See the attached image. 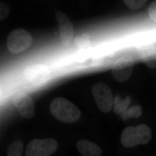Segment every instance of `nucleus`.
Returning a JSON list of instances; mask_svg holds the SVG:
<instances>
[{"mask_svg": "<svg viewBox=\"0 0 156 156\" xmlns=\"http://www.w3.org/2000/svg\"><path fill=\"white\" fill-rule=\"evenodd\" d=\"M56 18L58 24V32L60 40L65 46L70 44L74 35L73 23L63 12L58 11Z\"/></svg>", "mask_w": 156, "mask_h": 156, "instance_id": "0eeeda50", "label": "nucleus"}, {"mask_svg": "<svg viewBox=\"0 0 156 156\" xmlns=\"http://www.w3.org/2000/svg\"><path fill=\"white\" fill-rule=\"evenodd\" d=\"M148 0H124L125 4L129 9L136 10L140 9L147 2Z\"/></svg>", "mask_w": 156, "mask_h": 156, "instance_id": "dca6fc26", "label": "nucleus"}, {"mask_svg": "<svg viewBox=\"0 0 156 156\" xmlns=\"http://www.w3.org/2000/svg\"><path fill=\"white\" fill-rule=\"evenodd\" d=\"M131 100L130 97H126L124 100H122L119 95H117L113 101V108L116 114H121L125 112L131 102Z\"/></svg>", "mask_w": 156, "mask_h": 156, "instance_id": "f8f14e48", "label": "nucleus"}, {"mask_svg": "<svg viewBox=\"0 0 156 156\" xmlns=\"http://www.w3.org/2000/svg\"><path fill=\"white\" fill-rule=\"evenodd\" d=\"M32 37L28 32L21 28L11 31L8 35L7 46L10 52L14 54L21 53L32 43Z\"/></svg>", "mask_w": 156, "mask_h": 156, "instance_id": "20e7f679", "label": "nucleus"}, {"mask_svg": "<svg viewBox=\"0 0 156 156\" xmlns=\"http://www.w3.org/2000/svg\"><path fill=\"white\" fill-rule=\"evenodd\" d=\"M148 12L151 19L156 22V0L151 3L149 7Z\"/></svg>", "mask_w": 156, "mask_h": 156, "instance_id": "a211bd4d", "label": "nucleus"}, {"mask_svg": "<svg viewBox=\"0 0 156 156\" xmlns=\"http://www.w3.org/2000/svg\"><path fill=\"white\" fill-rule=\"evenodd\" d=\"M23 75L30 83L36 86H41L50 80V71L44 65L28 66L23 70Z\"/></svg>", "mask_w": 156, "mask_h": 156, "instance_id": "423d86ee", "label": "nucleus"}, {"mask_svg": "<svg viewBox=\"0 0 156 156\" xmlns=\"http://www.w3.org/2000/svg\"><path fill=\"white\" fill-rule=\"evenodd\" d=\"M13 105L20 114L25 119H30L35 115V104L32 98L23 92L17 93L13 99Z\"/></svg>", "mask_w": 156, "mask_h": 156, "instance_id": "6e6552de", "label": "nucleus"}, {"mask_svg": "<svg viewBox=\"0 0 156 156\" xmlns=\"http://www.w3.org/2000/svg\"><path fill=\"white\" fill-rule=\"evenodd\" d=\"M77 150L82 156H101V149L96 144L87 140H80L76 144Z\"/></svg>", "mask_w": 156, "mask_h": 156, "instance_id": "9d476101", "label": "nucleus"}, {"mask_svg": "<svg viewBox=\"0 0 156 156\" xmlns=\"http://www.w3.org/2000/svg\"><path fill=\"white\" fill-rule=\"evenodd\" d=\"M92 93L99 110L108 113L113 106V97L111 89L103 83H97L92 87Z\"/></svg>", "mask_w": 156, "mask_h": 156, "instance_id": "39448f33", "label": "nucleus"}, {"mask_svg": "<svg viewBox=\"0 0 156 156\" xmlns=\"http://www.w3.org/2000/svg\"><path fill=\"white\" fill-rule=\"evenodd\" d=\"M139 55L147 66L151 69L156 68L155 48L153 46H145L140 50Z\"/></svg>", "mask_w": 156, "mask_h": 156, "instance_id": "9b49d317", "label": "nucleus"}, {"mask_svg": "<svg viewBox=\"0 0 156 156\" xmlns=\"http://www.w3.org/2000/svg\"><path fill=\"white\" fill-rule=\"evenodd\" d=\"M91 36L87 33H83L78 35L74 40L76 46L81 49H85L89 47L91 44Z\"/></svg>", "mask_w": 156, "mask_h": 156, "instance_id": "4468645a", "label": "nucleus"}, {"mask_svg": "<svg viewBox=\"0 0 156 156\" xmlns=\"http://www.w3.org/2000/svg\"><path fill=\"white\" fill-rule=\"evenodd\" d=\"M10 13L9 6L5 3L1 2L0 3V20H3L7 17Z\"/></svg>", "mask_w": 156, "mask_h": 156, "instance_id": "f3484780", "label": "nucleus"}, {"mask_svg": "<svg viewBox=\"0 0 156 156\" xmlns=\"http://www.w3.org/2000/svg\"><path fill=\"white\" fill-rule=\"evenodd\" d=\"M50 111L57 119L66 123H72L80 118L81 113L77 107L63 98H57L52 101Z\"/></svg>", "mask_w": 156, "mask_h": 156, "instance_id": "f257e3e1", "label": "nucleus"}, {"mask_svg": "<svg viewBox=\"0 0 156 156\" xmlns=\"http://www.w3.org/2000/svg\"><path fill=\"white\" fill-rule=\"evenodd\" d=\"M152 132L145 124L135 127L128 126L123 130L121 136L122 144L126 147H133L140 144H146L150 141Z\"/></svg>", "mask_w": 156, "mask_h": 156, "instance_id": "f03ea898", "label": "nucleus"}, {"mask_svg": "<svg viewBox=\"0 0 156 156\" xmlns=\"http://www.w3.org/2000/svg\"><path fill=\"white\" fill-rule=\"evenodd\" d=\"M58 147V142L53 138L32 140L26 148L25 156H50Z\"/></svg>", "mask_w": 156, "mask_h": 156, "instance_id": "7ed1b4c3", "label": "nucleus"}, {"mask_svg": "<svg viewBox=\"0 0 156 156\" xmlns=\"http://www.w3.org/2000/svg\"><path fill=\"white\" fill-rule=\"evenodd\" d=\"M134 66L131 61L124 59L118 62L112 69L113 77L118 82H126L131 76Z\"/></svg>", "mask_w": 156, "mask_h": 156, "instance_id": "1a4fd4ad", "label": "nucleus"}, {"mask_svg": "<svg viewBox=\"0 0 156 156\" xmlns=\"http://www.w3.org/2000/svg\"><path fill=\"white\" fill-rule=\"evenodd\" d=\"M142 114V108L140 105H135L128 109L125 112L126 118H138Z\"/></svg>", "mask_w": 156, "mask_h": 156, "instance_id": "2eb2a0df", "label": "nucleus"}, {"mask_svg": "<svg viewBox=\"0 0 156 156\" xmlns=\"http://www.w3.org/2000/svg\"><path fill=\"white\" fill-rule=\"evenodd\" d=\"M23 143L18 140L11 143L7 150V156H22L23 153Z\"/></svg>", "mask_w": 156, "mask_h": 156, "instance_id": "ddd939ff", "label": "nucleus"}]
</instances>
